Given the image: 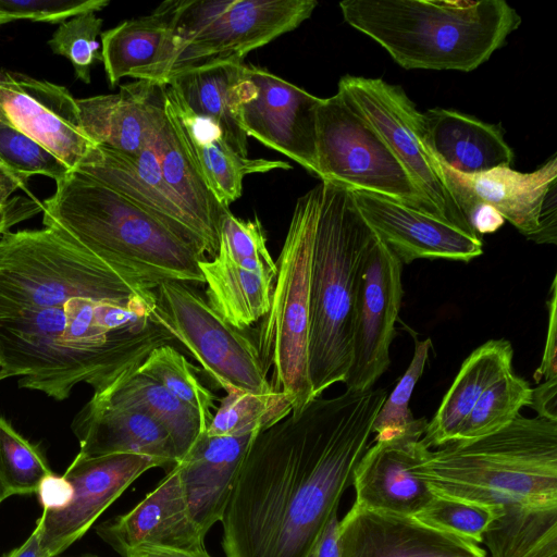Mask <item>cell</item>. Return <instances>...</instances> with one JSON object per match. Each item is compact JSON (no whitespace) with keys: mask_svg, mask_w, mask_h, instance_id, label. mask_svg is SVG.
Returning a JSON list of instances; mask_svg holds the SVG:
<instances>
[{"mask_svg":"<svg viewBox=\"0 0 557 557\" xmlns=\"http://www.w3.org/2000/svg\"><path fill=\"white\" fill-rule=\"evenodd\" d=\"M386 396H320L258 432L221 520L225 557H308L352 484Z\"/></svg>","mask_w":557,"mask_h":557,"instance_id":"1","label":"cell"},{"mask_svg":"<svg viewBox=\"0 0 557 557\" xmlns=\"http://www.w3.org/2000/svg\"><path fill=\"white\" fill-rule=\"evenodd\" d=\"M156 298L70 297L0 317V367L21 388L62 401L74 387H106L174 338L153 320Z\"/></svg>","mask_w":557,"mask_h":557,"instance_id":"2","label":"cell"},{"mask_svg":"<svg viewBox=\"0 0 557 557\" xmlns=\"http://www.w3.org/2000/svg\"><path fill=\"white\" fill-rule=\"evenodd\" d=\"M42 224L154 288L163 280L203 284L197 250L161 221L90 176L71 171L42 201Z\"/></svg>","mask_w":557,"mask_h":557,"instance_id":"3","label":"cell"},{"mask_svg":"<svg viewBox=\"0 0 557 557\" xmlns=\"http://www.w3.org/2000/svg\"><path fill=\"white\" fill-rule=\"evenodd\" d=\"M339 8L406 70L471 72L521 24L504 0H345Z\"/></svg>","mask_w":557,"mask_h":557,"instance_id":"4","label":"cell"},{"mask_svg":"<svg viewBox=\"0 0 557 557\" xmlns=\"http://www.w3.org/2000/svg\"><path fill=\"white\" fill-rule=\"evenodd\" d=\"M412 472L436 496L491 506L557 503V421L519 414L506 428L430 450Z\"/></svg>","mask_w":557,"mask_h":557,"instance_id":"5","label":"cell"},{"mask_svg":"<svg viewBox=\"0 0 557 557\" xmlns=\"http://www.w3.org/2000/svg\"><path fill=\"white\" fill-rule=\"evenodd\" d=\"M317 188L308 348L313 398L346 379L359 270L373 236L349 187L321 181Z\"/></svg>","mask_w":557,"mask_h":557,"instance_id":"6","label":"cell"},{"mask_svg":"<svg viewBox=\"0 0 557 557\" xmlns=\"http://www.w3.org/2000/svg\"><path fill=\"white\" fill-rule=\"evenodd\" d=\"M314 0H166L159 8L170 33L159 59L132 77L165 85L173 76L243 63L252 50L308 20Z\"/></svg>","mask_w":557,"mask_h":557,"instance_id":"7","label":"cell"},{"mask_svg":"<svg viewBox=\"0 0 557 557\" xmlns=\"http://www.w3.org/2000/svg\"><path fill=\"white\" fill-rule=\"evenodd\" d=\"M154 289L54 228L10 231L0 237V317L75 296L151 299Z\"/></svg>","mask_w":557,"mask_h":557,"instance_id":"8","label":"cell"},{"mask_svg":"<svg viewBox=\"0 0 557 557\" xmlns=\"http://www.w3.org/2000/svg\"><path fill=\"white\" fill-rule=\"evenodd\" d=\"M318 208L314 186L296 201L288 231L275 261L276 277L268 313L253 341L271 387L294 400L293 411L314 399L309 376L310 277Z\"/></svg>","mask_w":557,"mask_h":557,"instance_id":"9","label":"cell"},{"mask_svg":"<svg viewBox=\"0 0 557 557\" xmlns=\"http://www.w3.org/2000/svg\"><path fill=\"white\" fill-rule=\"evenodd\" d=\"M317 158L320 181L380 194L441 218L341 87L317 108Z\"/></svg>","mask_w":557,"mask_h":557,"instance_id":"10","label":"cell"},{"mask_svg":"<svg viewBox=\"0 0 557 557\" xmlns=\"http://www.w3.org/2000/svg\"><path fill=\"white\" fill-rule=\"evenodd\" d=\"M154 293V321L226 394L273 391L253 338L228 324L190 284L163 280Z\"/></svg>","mask_w":557,"mask_h":557,"instance_id":"11","label":"cell"},{"mask_svg":"<svg viewBox=\"0 0 557 557\" xmlns=\"http://www.w3.org/2000/svg\"><path fill=\"white\" fill-rule=\"evenodd\" d=\"M338 87L351 97L441 218L468 233L476 234L458 205L442 164L428 141L422 112L418 111L404 89L381 78L352 75L341 77Z\"/></svg>","mask_w":557,"mask_h":557,"instance_id":"12","label":"cell"},{"mask_svg":"<svg viewBox=\"0 0 557 557\" xmlns=\"http://www.w3.org/2000/svg\"><path fill=\"white\" fill-rule=\"evenodd\" d=\"M403 265L373 233L359 270L346 391L373 388L389 367V348L404 294Z\"/></svg>","mask_w":557,"mask_h":557,"instance_id":"13","label":"cell"},{"mask_svg":"<svg viewBox=\"0 0 557 557\" xmlns=\"http://www.w3.org/2000/svg\"><path fill=\"white\" fill-rule=\"evenodd\" d=\"M442 168L466 218L475 202H484L528 239L557 244L556 156L530 173L504 166L463 175L444 164Z\"/></svg>","mask_w":557,"mask_h":557,"instance_id":"14","label":"cell"},{"mask_svg":"<svg viewBox=\"0 0 557 557\" xmlns=\"http://www.w3.org/2000/svg\"><path fill=\"white\" fill-rule=\"evenodd\" d=\"M157 467L162 468L160 461L137 454L76 455L63 474L73 487L72 500L62 510H42L37 520L42 546L57 557L79 540L136 479Z\"/></svg>","mask_w":557,"mask_h":557,"instance_id":"15","label":"cell"},{"mask_svg":"<svg viewBox=\"0 0 557 557\" xmlns=\"http://www.w3.org/2000/svg\"><path fill=\"white\" fill-rule=\"evenodd\" d=\"M0 120L40 144L72 171L96 146L82 126L70 90L25 74L3 71Z\"/></svg>","mask_w":557,"mask_h":557,"instance_id":"16","label":"cell"},{"mask_svg":"<svg viewBox=\"0 0 557 557\" xmlns=\"http://www.w3.org/2000/svg\"><path fill=\"white\" fill-rule=\"evenodd\" d=\"M255 97L242 107V126L264 146L290 158L320 178L317 158V108L321 98L247 64Z\"/></svg>","mask_w":557,"mask_h":557,"instance_id":"17","label":"cell"},{"mask_svg":"<svg viewBox=\"0 0 557 557\" xmlns=\"http://www.w3.org/2000/svg\"><path fill=\"white\" fill-rule=\"evenodd\" d=\"M151 145L137 154L96 145L74 171L117 191L156 216L201 256L214 258L201 224L163 181Z\"/></svg>","mask_w":557,"mask_h":557,"instance_id":"18","label":"cell"},{"mask_svg":"<svg viewBox=\"0 0 557 557\" xmlns=\"http://www.w3.org/2000/svg\"><path fill=\"white\" fill-rule=\"evenodd\" d=\"M373 233L403 264L418 259L470 262L483 253L482 237L386 196L350 188Z\"/></svg>","mask_w":557,"mask_h":557,"instance_id":"19","label":"cell"},{"mask_svg":"<svg viewBox=\"0 0 557 557\" xmlns=\"http://www.w3.org/2000/svg\"><path fill=\"white\" fill-rule=\"evenodd\" d=\"M341 557H487L479 544L412 516L351 507L339 520Z\"/></svg>","mask_w":557,"mask_h":557,"instance_id":"20","label":"cell"},{"mask_svg":"<svg viewBox=\"0 0 557 557\" xmlns=\"http://www.w3.org/2000/svg\"><path fill=\"white\" fill-rule=\"evenodd\" d=\"M96 533L122 557L148 547L207 550L175 467L129 511L98 524Z\"/></svg>","mask_w":557,"mask_h":557,"instance_id":"21","label":"cell"},{"mask_svg":"<svg viewBox=\"0 0 557 557\" xmlns=\"http://www.w3.org/2000/svg\"><path fill=\"white\" fill-rule=\"evenodd\" d=\"M165 87L137 79L116 94L76 99L85 133L96 145L139 153L156 140L164 123Z\"/></svg>","mask_w":557,"mask_h":557,"instance_id":"22","label":"cell"},{"mask_svg":"<svg viewBox=\"0 0 557 557\" xmlns=\"http://www.w3.org/2000/svg\"><path fill=\"white\" fill-rule=\"evenodd\" d=\"M420 437L399 435L374 441L359 460L352 475L354 507L413 516L434 494L416 475L411 466L418 458Z\"/></svg>","mask_w":557,"mask_h":557,"instance_id":"23","label":"cell"},{"mask_svg":"<svg viewBox=\"0 0 557 557\" xmlns=\"http://www.w3.org/2000/svg\"><path fill=\"white\" fill-rule=\"evenodd\" d=\"M81 457L137 454L161 462L166 472L178 462L168 432L149 414L91 395L73 419Z\"/></svg>","mask_w":557,"mask_h":557,"instance_id":"24","label":"cell"},{"mask_svg":"<svg viewBox=\"0 0 557 557\" xmlns=\"http://www.w3.org/2000/svg\"><path fill=\"white\" fill-rule=\"evenodd\" d=\"M256 433H200L175 466L189 516L202 535L221 522L240 467Z\"/></svg>","mask_w":557,"mask_h":557,"instance_id":"25","label":"cell"},{"mask_svg":"<svg viewBox=\"0 0 557 557\" xmlns=\"http://www.w3.org/2000/svg\"><path fill=\"white\" fill-rule=\"evenodd\" d=\"M165 86V101L183 141L207 187L221 206L228 208L242 196L246 175L292 168L289 163L280 160L239 156L226 144L214 123L191 112Z\"/></svg>","mask_w":557,"mask_h":557,"instance_id":"26","label":"cell"},{"mask_svg":"<svg viewBox=\"0 0 557 557\" xmlns=\"http://www.w3.org/2000/svg\"><path fill=\"white\" fill-rule=\"evenodd\" d=\"M196 115L214 123L226 144L248 157V136L242 126V107L257 91L247 64L223 63L177 74L166 84Z\"/></svg>","mask_w":557,"mask_h":557,"instance_id":"27","label":"cell"},{"mask_svg":"<svg viewBox=\"0 0 557 557\" xmlns=\"http://www.w3.org/2000/svg\"><path fill=\"white\" fill-rule=\"evenodd\" d=\"M428 141L438 161L463 175L510 168L513 151L499 125L455 110L434 108L422 113Z\"/></svg>","mask_w":557,"mask_h":557,"instance_id":"28","label":"cell"},{"mask_svg":"<svg viewBox=\"0 0 557 557\" xmlns=\"http://www.w3.org/2000/svg\"><path fill=\"white\" fill-rule=\"evenodd\" d=\"M513 349L505 338L490 339L462 362L420 440L426 448L454 442L463 421L481 395L512 370Z\"/></svg>","mask_w":557,"mask_h":557,"instance_id":"29","label":"cell"},{"mask_svg":"<svg viewBox=\"0 0 557 557\" xmlns=\"http://www.w3.org/2000/svg\"><path fill=\"white\" fill-rule=\"evenodd\" d=\"M209 306L245 331L269 311L277 270L251 271L220 258L199 261Z\"/></svg>","mask_w":557,"mask_h":557,"instance_id":"30","label":"cell"},{"mask_svg":"<svg viewBox=\"0 0 557 557\" xmlns=\"http://www.w3.org/2000/svg\"><path fill=\"white\" fill-rule=\"evenodd\" d=\"M166 88V87H165ZM163 181L201 224L214 257L219 249L221 206L207 187L165 101V120L151 145Z\"/></svg>","mask_w":557,"mask_h":557,"instance_id":"31","label":"cell"},{"mask_svg":"<svg viewBox=\"0 0 557 557\" xmlns=\"http://www.w3.org/2000/svg\"><path fill=\"white\" fill-rule=\"evenodd\" d=\"M138 367L125 369L106 387L92 392V395L149 414L170 435L180 461L205 431L200 417L162 385L140 374Z\"/></svg>","mask_w":557,"mask_h":557,"instance_id":"32","label":"cell"},{"mask_svg":"<svg viewBox=\"0 0 557 557\" xmlns=\"http://www.w3.org/2000/svg\"><path fill=\"white\" fill-rule=\"evenodd\" d=\"M483 542L491 557H557V503L500 506Z\"/></svg>","mask_w":557,"mask_h":557,"instance_id":"33","label":"cell"},{"mask_svg":"<svg viewBox=\"0 0 557 557\" xmlns=\"http://www.w3.org/2000/svg\"><path fill=\"white\" fill-rule=\"evenodd\" d=\"M169 33L168 17L159 5L149 15L124 21L102 32L101 62L110 86L156 63Z\"/></svg>","mask_w":557,"mask_h":557,"instance_id":"34","label":"cell"},{"mask_svg":"<svg viewBox=\"0 0 557 557\" xmlns=\"http://www.w3.org/2000/svg\"><path fill=\"white\" fill-rule=\"evenodd\" d=\"M294 400L286 393H227L206 429L211 436H240L263 431L293 412Z\"/></svg>","mask_w":557,"mask_h":557,"instance_id":"35","label":"cell"},{"mask_svg":"<svg viewBox=\"0 0 557 557\" xmlns=\"http://www.w3.org/2000/svg\"><path fill=\"white\" fill-rule=\"evenodd\" d=\"M138 372L170 392L180 401L193 408L200 417L203 430L213 418L215 395L199 380L196 370L170 344L156 347L139 364Z\"/></svg>","mask_w":557,"mask_h":557,"instance_id":"36","label":"cell"},{"mask_svg":"<svg viewBox=\"0 0 557 557\" xmlns=\"http://www.w3.org/2000/svg\"><path fill=\"white\" fill-rule=\"evenodd\" d=\"M531 398L530 384L510 370L481 395L454 442L475 440L506 428L523 407H530Z\"/></svg>","mask_w":557,"mask_h":557,"instance_id":"37","label":"cell"},{"mask_svg":"<svg viewBox=\"0 0 557 557\" xmlns=\"http://www.w3.org/2000/svg\"><path fill=\"white\" fill-rule=\"evenodd\" d=\"M431 346L430 338L418 341L414 337V350L410 364L393 392L386 396L373 422L374 441L399 435L422 438L428 420L424 417L416 419L409 408V403L414 386L424 371Z\"/></svg>","mask_w":557,"mask_h":557,"instance_id":"38","label":"cell"},{"mask_svg":"<svg viewBox=\"0 0 557 557\" xmlns=\"http://www.w3.org/2000/svg\"><path fill=\"white\" fill-rule=\"evenodd\" d=\"M51 472L41 448L0 414V475L12 496L36 493L40 481Z\"/></svg>","mask_w":557,"mask_h":557,"instance_id":"39","label":"cell"},{"mask_svg":"<svg viewBox=\"0 0 557 557\" xmlns=\"http://www.w3.org/2000/svg\"><path fill=\"white\" fill-rule=\"evenodd\" d=\"M500 506L436 496L412 517L440 531L479 544Z\"/></svg>","mask_w":557,"mask_h":557,"instance_id":"40","label":"cell"},{"mask_svg":"<svg viewBox=\"0 0 557 557\" xmlns=\"http://www.w3.org/2000/svg\"><path fill=\"white\" fill-rule=\"evenodd\" d=\"M215 257L251 271L276 270L260 220L239 219L230 209L221 219Z\"/></svg>","mask_w":557,"mask_h":557,"instance_id":"41","label":"cell"},{"mask_svg":"<svg viewBox=\"0 0 557 557\" xmlns=\"http://www.w3.org/2000/svg\"><path fill=\"white\" fill-rule=\"evenodd\" d=\"M102 24L103 20L95 12L84 13L60 23L48 40L51 51L66 58L76 78L85 84L91 81V67L102 60L97 40Z\"/></svg>","mask_w":557,"mask_h":557,"instance_id":"42","label":"cell"},{"mask_svg":"<svg viewBox=\"0 0 557 557\" xmlns=\"http://www.w3.org/2000/svg\"><path fill=\"white\" fill-rule=\"evenodd\" d=\"M0 160L21 178L42 175L55 183L72 171L37 141L0 120Z\"/></svg>","mask_w":557,"mask_h":557,"instance_id":"43","label":"cell"},{"mask_svg":"<svg viewBox=\"0 0 557 557\" xmlns=\"http://www.w3.org/2000/svg\"><path fill=\"white\" fill-rule=\"evenodd\" d=\"M109 3V0H0V13L11 22L60 24L84 13L101 11Z\"/></svg>","mask_w":557,"mask_h":557,"instance_id":"44","label":"cell"},{"mask_svg":"<svg viewBox=\"0 0 557 557\" xmlns=\"http://www.w3.org/2000/svg\"><path fill=\"white\" fill-rule=\"evenodd\" d=\"M548 306V327L540 367L534 372V380L540 383L557 379V275L554 276L550 286Z\"/></svg>","mask_w":557,"mask_h":557,"instance_id":"45","label":"cell"},{"mask_svg":"<svg viewBox=\"0 0 557 557\" xmlns=\"http://www.w3.org/2000/svg\"><path fill=\"white\" fill-rule=\"evenodd\" d=\"M36 494L42 510L59 511L72 500L73 487L64 475L51 472L40 481Z\"/></svg>","mask_w":557,"mask_h":557,"instance_id":"46","label":"cell"},{"mask_svg":"<svg viewBox=\"0 0 557 557\" xmlns=\"http://www.w3.org/2000/svg\"><path fill=\"white\" fill-rule=\"evenodd\" d=\"M471 228L482 237L499 230L505 223L504 218L492 206L475 202L467 213Z\"/></svg>","mask_w":557,"mask_h":557,"instance_id":"47","label":"cell"},{"mask_svg":"<svg viewBox=\"0 0 557 557\" xmlns=\"http://www.w3.org/2000/svg\"><path fill=\"white\" fill-rule=\"evenodd\" d=\"M530 407L537 417L557 421V379L546 380L532 388Z\"/></svg>","mask_w":557,"mask_h":557,"instance_id":"48","label":"cell"},{"mask_svg":"<svg viewBox=\"0 0 557 557\" xmlns=\"http://www.w3.org/2000/svg\"><path fill=\"white\" fill-rule=\"evenodd\" d=\"M308 557H341L339 520L337 513L330 519Z\"/></svg>","mask_w":557,"mask_h":557,"instance_id":"49","label":"cell"},{"mask_svg":"<svg viewBox=\"0 0 557 557\" xmlns=\"http://www.w3.org/2000/svg\"><path fill=\"white\" fill-rule=\"evenodd\" d=\"M2 557H52L42 546L38 528L35 529L27 540L18 547L7 553Z\"/></svg>","mask_w":557,"mask_h":557,"instance_id":"50","label":"cell"},{"mask_svg":"<svg viewBox=\"0 0 557 557\" xmlns=\"http://www.w3.org/2000/svg\"><path fill=\"white\" fill-rule=\"evenodd\" d=\"M128 557H211L207 550H187L170 547H148L132 553Z\"/></svg>","mask_w":557,"mask_h":557,"instance_id":"51","label":"cell"},{"mask_svg":"<svg viewBox=\"0 0 557 557\" xmlns=\"http://www.w3.org/2000/svg\"><path fill=\"white\" fill-rule=\"evenodd\" d=\"M27 181L0 171V208L11 199L10 196L13 191L16 189H25Z\"/></svg>","mask_w":557,"mask_h":557,"instance_id":"52","label":"cell"},{"mask_svg":"<svg viewBox=\"0 0 557 557\" xmlns=\"http://www.w3.org/2000/svg\"><path fill=\"white\" fill-rule=\"evenodd\" d=\"M10 496H12V493L10 492V490L8 488L3 479L0 475V504Z\"/></svg>","mask_w":557,"mask_h":557,"instance_id":"53","label":"cell"},{"mask_svg":"<svg viewBox=\"0 0 557 557\" xmlns=\"http://www.w3.org/2000/svg\"><path fill=\"white\" fill-rule=\"evenodd\" d=\"M0 171L3 172V173H7V174H12V175H16L15 173H13L9 166H7L1 160H0ZM17 176V175H16ZM20 177V176H18ZM25 181V180H24Z\"/></svg>","mask_w":557,"mask_h":557,"instance_id":"54","label":"cell"},{"mask_svg":"<svg viewBox=\"0 0 557 557\" xmlns=\"http://www.w3.org/2000/svg\"><path fill=\"white\" fill-rule=\"evenodd\" d=\"M10 22H11L10 18L7 15L0 13V25L10 23Z\"/></svg>","mask_w":557,"mask_h":557,"instance_id":"55","label":"cell"},{"mask_svg":"<svg viewBox=\"0 0 557 557\" xmlns=\"http://www.w3.org/2000/svg\"><path fill=\"white\" fill-rule=\"evenodd\" d=\"M9 377L10 375L7 372H4L0 367V382Z\"/></svg>","mask_w":557,"mask_h":557,"instance_id":"56","label":"cell"},{"mask_svg":"<svg viewBox=\"0 0 557 557\" xmlns=\"http://www.w3.org/2000/svg\"><path fill=\"white\" fill-rule=\"evenodd\" d=\"M3 76V71L0 70V78Z\"/></svg>","mask_w":557,"mask_h":557,"instance_id":"57","label":"cell"},{"mask_svg":"<svg viewBox=\"0 0 557 557\" xmlns=\"http://www.w3.org/2000/svg\"><path fill=\"white\" fill-rule=\"evenodd\" d=\"M83 557H97V556H83Z\"/></svg>","mask_w":557,"mask_h":557,"instance_id":"58","label":"cell"}]
</instances>
